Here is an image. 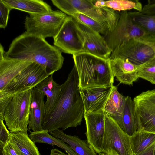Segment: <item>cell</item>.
<instances>
[{
	"label": "cell",
	"mask_w": 155,
	"mask_h": 155,
	"mask_svg": "<svg viewBox=\"0 0 155 155\" xmlns=\"http://www.w3.org/2000/svg\"><path fill=\"white\" fill-rule=\"evenodd\" d=\"M61 92L53 109L45 115L43 130L49 132L65 130L81 125L84 114L80 92L78 74L74 65L66 81L61 85Z\"/></svg>",
	"instance_id": "cell-1"
},
{
	"label": "cell",
	"mask_w": 155,
	"mask_h": 155,
	"mask_svg": "<svg viewBox=\"0 0 155 155\" xmlns=\"http://www.w3.org/2000/svg\"><path fill=\"white\" fill-rule=\"evenodd\" d=\"M62 52L45 39L24 32L12 41L4 56L8 60L35 62L50 75L62 68L64 61Z\"/></svg>",
	"instance_id": "cell-2"
},
{
	"label": "cell",
	"mask_w": 155,
	"mask_h": 155,
	"mask_svg": "<svg viewBox=\"0 0 155 155\" xmlns=\"http://www.w3.org/2000/svg\"><path fill=\"white\" fill-rule=\"evenodd\" d=\"M78 75L80 90L113 86L114 76L109 59L82 52L73 55Z\"/></svg>",
	"instance_id": "cell-3"
},
{
	"label": "cell",
	"mask_w": 155,
	"mask_h": 155,
	"mask_svg": "<svg viewBox=\"0 0 155 155\" xmlns=\"http://www.w3.org/2000/svg\"><path fill=\"white\" fill-rule=\"evenodd\" d=\"M117 57L137 66L153 59L155 58V35L149 34L131 39L115 49L110 59Z\"/></svg>",
	"instance_id": "cell-4"
},
{
	"label": "cell",
	"mask_w": 155,
	"mask_h": 155,
	"mask_svg": "<svg viewBox=\"0 0 155 155\" xmlns=\"http://www.w3.org/2000/svg\"><path fill=\"white\" fill-rule=\"evenodd\" d=\"M32 89L15 94L7 105L4 120L10 132L27 133Z\"/></svg>",
	"instance_id": "cell-5"
},
{
	"label": "cell",
	"mask_w": 155,
	"mask_h": 155,
	"mask_svg": "<svg viewBox=\"0 0 155 155\" xmlns=\"http://www.w3.org/2000/svg\"><path fill=\"white\" fill-rule=\"evenodd\" d=\"M25 22V33L36 35L44 39L54 38L58 34L67 15L60 10H52L49 12L39 14H29Z\"/></svg>",
	"instance_id": "cell-6"
},
{
	"label": "cell",
	"mask_w": 155,
	"mask_h": 155,
	"mask_svg": "<svg viewBox=\"0 0 155 155\" xmlns=\"http://www.w3.org/2000/svg\"><path fill=\"white\" fill-rule=\"evenodd\" d=\"M102 152L106 155H133L130 136L105 113Z\"/></svg>",
	"instance_id": "cell-7"
},
{
	"label": "cell",
	"mask_w": 155,
	"mask_h": 155,
	"mask_svg": "<svg viewBox=\"0 0 155 155\" xmlns=\"http://www.w3.org/2000/svg\"><path fill=\"white\" fill-rule=\"evenodd\" d=\"M133 101L137 130L155 134V89L142 92Z\"/></svg>",
	"instance_id": "cell-8"
},
{
	"label": "cell",
	"mask_w": 155,
	"mask_h": 155,
	"mask_svg": "<svg viewBox=\"0 0 155 155\" xmlns=\"http://www.w3.org/2000/svg\"><path fill=\"white\" fill-rule=\"evenodd\" d=\"M149 34L133 21L128 12L124 11L120 13L114 29L106 36L105 39L113 52L134 38Z\"/></svg>",
	"instance_id": "cell-9"
},
{
	"label": "cell",
	"mask_w": 155,
	"mask_h": 155,
	"mask_svg": "<svg viewBox=\"0 0 155 155\" xmlns=\"http://www.w3.org/2000/svg\"><path fill=\"white\" fill-rule=\"evenodd\" d=\"M53 39L54 46L62 52L73 55L84 51L83 41L77 22L72 16H67Z\"/></svg>",
	"instance_id": "cell-10"
},
{
	"label": "cell",
	"mask_w": 155,
	"mask_h": 155,
	"mask_svg": "<svg viewBox=\"0 0 155 155\" xmlns=\"http://www.w3.org/2000/svg\"><path fill=\"white\" fill-rule=\"evenodd\" d=\"M49 76L41 65L33 62L13 79L4 90L15 94L32 89Z\"/></svg>",
	"instance_id": "cell-11"
},
{
	"label": "cell",
	"mask_w": 155,
	"mask_h": 155,
	"mask_svg": "<svg viewBox=\"0 0 155 155\" xmlns=\"http://www.w3.org/2000/svg\"><path fill=\"white\" fill-rule=\"evenodd\" d=\"M77 24L83 41V52L109 59L112 51L105 38L87 26L77 22Z\"/></svg>",
	"instance_id": "cell-12"
},
{
	"label": "cell",
	"mask_w": 155,
	"mask_h": 155,
	"mask_svg": "<svg viewBox=\"0 0 155 155\" xmlns=\"http://www.w3.org/2000/svg\"><path fill=\"white\" fill-rule=\"evenodd\" d=\"M103 110L84 114L87 140L96 153L102 152L104 132V117Z\"/></svg>",
	"instance_id": "cell-13"
},
{
	"label": "cell",
	"mask_w": 155,
	"mask_h": 155,
	"mask_svg": "<svg viewBox=\"0 0 155 155\" xmlns=\"http://www.w3.org/2000/svg\"><path fill=\"white\" fill-rule=\"evenodd\" d=\"M112 88L113 87H101L80 90L84 114L103 110Z\"/></svg>",
	"instance_id": "cell-14"
},
{
	"label": "cell",
	"mask_w": 155,
	"mask_h": 155,
	"mask_svg": "<svg viewBox=\"0 0 155 155\" xmlns=\"http://www.w3.org/2000/svg\"><path fill=\"white\" fill-rule=\"evenodd\" d=\"M0 45V91L3 90L8 84L33 62L18 60H8L4 56L5 52Z\"/></svg>",
	"instance_id": "cell-15"
},
{
	"label": "cell",
	"mask_w": 155,
	"mask_h": 155,
	"mask_svg": "<svg viewBox=\"0 0 155 155\" xmlns=\"http://www.w3.org/2000/svg\"><path fill=\"white\" fill-rule=\"evenodd\" d=\"M45 95L36 87L32 88L30 107L29 122L27 130L35 132L43 130L45 115Z\"/></svg>",
	"instance_id": "cell-16"
},
{
	"label": "cell",
	"mask_w": 155,
	"mask_h": 155,
	"mask_svg": "<svg viewBox=\"0 0 155 155\" xmlns=\"http://www.w3.org/2000/svg\"><path fill=\"white\" fill-rule=\"evenodd\" d=\"M113 74L121 83L133 85L139 78L137 66L127 59L120 57L109 59Z\"/></svg>",
	"instance_id": "cell-17"
},
{
	"label": "cell",
	"mask_w": 155,
	"mask_h": 155,
	"mask_svg": "<svg viewBox=\"0 0 155 155\" xmlns=\"http://www.w3.org/2000/svg\"><path fill=\"white\" fill-rule=\"evenodd\" d=\"M11 10L16 9L31 14L46 13L51 11V7L41 0H2Z\"/></svg>",
	"instance_id": "cell-18"
},
{
	"label": "cell",
	"mask_w": 155,
	"mask_h": 155,
	"mask_svg": "<svg viewBox=\"0 0 155 155\" xmlns=\"http://www.w3.org/2000/svg\"><path fill=\"white\" fill-rule=\"evenodd\" d=\"M53 75L49 76L36 86L47 97V100L45 103V115L54 107L61 92V85L54 81Z\"/></svg>",
	"instance_id": "cell-19"
},
{
	"label": "cell",
	"mask_w": 155,
	"mask_h": 155,
	"mask_svg": "<svg viewBox=\"0 0 155 155\" xmlns=\"http://www.w3.org/2000/svg\"><path fill=\"white\" fill-rule=\"evenodd\" d=\"M50 133L68 144L78 155H97L87 140H82L76 135H68L60 129Z\"/></svg>",
	"instance_id": "cell-20"
},
{
	"label": "cell",
	"mask_w": 155,
	"mask_h": 155,
	"mask_svg": "<svg viewBox=\"0 0 155 155\" xmlns=\"http://www.w3.org/2000/svg\"><path fill=\"white\" fill-rule=\"evenodd\" d=\"M114 119L121 128L129 136H132L136 132L134 103L130 97H125L121 116Z\"/></svg>",
	"instance_id": "cell-21"
},
{
	"label": "cell",
	"mask_w": 155,
	"mask_h": 155,
	"mask_svg": "<svg viewBox=\"0 0 155 155\" xmlns=\"http://www.w3.org/2000/svg\"><path fill=\"white\" fill-rule=\"evenodd\" d=\"M10 141L19 155H40L35 143L27 133L18 131L10 132Z\"/></svg>",
	"instance_id": "cell-22"
},
{
	"label": "cell",
	"mask_w": 155,
	"mask_h": 155,
	"mask_svg": "<svg viewBox=\"0 0 155 155\" xmlns=\"http://www.w3.org/2000/svg\"><path fill=\"white\" fill-rule=\"evenodd\" d=\"M29 137L34 143H46L51 145H55L64 150L68 155H78L68 144L59 138L51 135L47 130L33 132L30 130Z\"/></svg>",
	"instance_id": "cell-23"
},
{
	"label": "cell",
	"mask_w": 155,
	"mask_h": 155,
	"mask_svg": "<svg viewBox=\"0 0 155 155\" xmlns=\"http://www.w3.org/2000/svg\"><path fill=\"white\" fill-rule=\"evenodd\" d=\"M125 97L120 94L117 87L113 86L104 107V112L110 115L114 119L120 117L122 114Z\"/></svg>",
	"instance_id": "cell-24"
},
{
	"label": "cell",
	"mask_w": 155,
	"mask_h": 155,
	"mask_svg": "<svg viewBox=\"0 0 155 155\" xmlns=\"http://www.w3.org/2000/svg\"><path fill=\"white\" fill-rule=\"evenodd\" d=\"M133 154L140 153L155 143V134L143 130L137 131L130 136Z\"/></svg>",
	"instance_id": "cell-25"
},
{
	"label": "cell",
	"mask_w": 155,
	"mask_h": 155,
	"mask_svg": "<svg viewBox=\"0 0 155 155\" xmlns=\"http://www.w3.org/2000/svg\"><path fill=\"white\" fill-rule=\"evenodd\" d=\"M128 14L135 23L150 35H155V14H146L136 11Z\"/></svg>",
	"instance_id": "cell-26"
},
{
	"label": "cell",
	"mask_w": 155,
	"mask_h": 155,
	"mask_svg": "<svg viewBox=\"0 0 155 155\" xmlns=\"http://www.w3.org/2000/svg\"><path fill=\"white\" fill-rule=\"evenodd\" d=\"M104 7L119 12L134 9L140 12L143 6L142 3L138 0H104L103 7Z\"/></svg>",
	"instance_id": "cell-27"
},
{
	"label": "cell",
	"mask_w": 155,
	"mask_h": 155,
	"mask_svg": "<svg viewBox=\"0 0 155 155\" xmlns=\"http://www.w3.org/2000/svg\"><path fill=\"white\" fill-rule=\"evenodd\" d=\"M71 16L78 23L87 26L101 35L106 36L110 32L106 27L83 14L77 13Z\"/></svg>",
	"instance_id": "cell-28"
},
{
	"label": "cell",
	"mask_w": 155,
	"mask_h": 155,
	"mask_svg": "<svg viewBox=\"0 0 155 155\" xmlns=\"http://www.w3.org/2000/svg\"><path fill=\"white\" fill-rule=\"evenodd\" d=\"M137 71L139 78L155 84V58L138 66Z\"/></svg>",
	"instance_id": "cell-29"
},
{
	"label": "cell",
	"mask_w": 155,
	"mask_h": 155,
	"mask_svg": "<svg viewBox=\"0 0 155 155\" xmlns=\"http://www.w3.org/2000/svg\"><path fill=\"white\" fill-rule=\"evenodd\" d=\"M14 94L5 90L0 91V120H4V114L5 110Z\"/></svg>",
	"instance_id": "cell-30"
},
{
	"label": "cell",
	"mask_w": 155,
	"mask_h": 155,
	"mask_svg": "<svg viewBox=\"0 0 155 155\" xmlns=\"http://www.w3.org/2000/svg\"><path fill=\"white\" fill-rule=\"evenodd\" d=\"M11 9L2 1L0 0V28L5 29L8 23L10 12Z\"/></svg>",
	"instance_id": "cell-31"
},
{
	"label": "cell",
	"mask_w": 155,
	"mask_h": 155,
	"mask_svg": "<svg viewBox=\"0 0 155 155\" xmlns=\"http://www.w3.org/2000/svg\"><path fill=\"white\" fill-rule=\"evenodd\" d=\"M10 132L7 130L3 120L0 119V144L4 145L10 141Z\"/></svg>",
	"instance_id": "cell-32"
},
{
	"label": "cell",
	"mask_w": 155,
	"mask_h": 155,
	"mask_svg": "<svg viewBox=\"0 0 155 155\" xmlns=\"http://www.w3.org/2000/svg\"><path fill=\"white\" fill-rule=\"evenodd\" d=\"M0 155H19L10 141L4 145H0Z\"/></svg>",
	"instance_id": "cell-33"
},
{
	"label": "cell",
	"mask_w": 155,
	"mask_h": 155,
	"mask_svg": "<svg viewBox=\"0 0 155 155\" xmlns=\"http://www.w3.org/2000/svg\"><path fill=\"white\" fill-rule=\"evenodd\" d=\"M155 147V143L143 151L133 155H153Z\"/></svg>",
	"instance_id": "cell-34"
},
{
	"label": "cell",
	"mask_w": 155,
	"mask_h": 155,
	"mask_svg": "<svg viewBox=\"0 0 155 155\" xmlns=\"http://www.w3.org/2000/svg\"><path fill=\"white\" fill-rule=\"evenodd\" d=\"M50 155H68L61 151L57 149H52Z\"/></svg>",
	"instance_id": "cell-35"
},
{
	"label": "cell",
	"mask_w": 155,
	"mask_h": 155,
	"mask_svg": "<svg viewBox=\"0 0 155 155\" xmlns=\"http://www.w3.org/2000/svg\"><path fill=\"white\" fill-rule=\"evenodd\" d=\"M98 155H106L105 154L102 152L98 153Z\"/></svg>",
	"instance_id": "cell-36"
},
{
	"label": "cell",
	"mask_w": 155,
	"mask_h": 155,
	"mask_svg": "<svg viewBox=\"0 0 155 155\" xmlns=\"http://www.w3.org/2000/svg\"><path fill=\"white\" fill-rule=\"evenodd\" d=\"M153 155H155V147L154 149Z\"/></svg>",
	"instance_id": "cell-37"
},
{
	"label": "cell",
	"mask_w": 155,
	"mask_h": 155,
	"mask_svg": "<svg viewBox=\"0 0 155 155\" xmlns=\"http://www.w3.org/2000/svg\"></svg>",
	"instance_id": "cell-38"
}]
</instances>
